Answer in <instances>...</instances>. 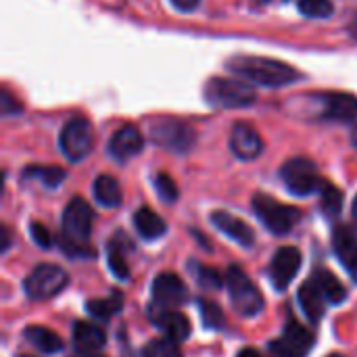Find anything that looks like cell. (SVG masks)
I'll return each instance as SVG.
<instances>
[{
	"label": "cell",
	"mask_w": 357,
	"mask_h": 357,
	"mask_svg": "<svg viewBox=\"0 0 357 357\" xmlns=\"http://www.w3.org/2000/svg\"><path fill=\"white\" fill-rule=\"evenodd\" d=\"M92 207L82 199L73 197L61 218V249L71 259L82 257H94V249L90 247V234H92Z\"/></svg>",
	"instance_id": "1"
},
{
	"label": "cell",
	"mask_w": 357,
	"mask_h": 357,
	"mask_svg": "<svg viewBox=\"0 0 357 357\" xmlns=\"http://www.w3.org/2000/svg\"><path fill=\"white\" fill-rule=\"evenodd\" d=\"M226 67L245 82H253V84L270 86V88L289 86L301 77V71H297L293 65L276 61V59H268V56H255V54L230 56Z\"/></svg>",
	"instance_id": "2"
},
{
	"label": "cell",
	"mask_w": 357,
	"mask_h": 357,
	"mask_svg": "<svg viewBox=\"0 0 357 357\" xmlns=\"http://www.w3.org/2000/svg\"><path fill=\"white\" fill-rule=\"evenodd\" d=\"M205 100L215 109H245L257 98L255 90L241 77H211L205 84Z\"/></svg>",
	"instance_id": "3"
},
{
	"label": "cell",
	"mask_w": 357,
	"mask_h": 357,
	"mask_svg": "<svg viewBox=\"0 0 357 357\" xmlns=\"http://www.w3.org/2000/svg\"><path fill=\"white\" fill-rule=\"evenodd\" d=\"M226 287L230 293L232 307L243 318H255L264 312V295L259 289L251 282V278L245 274L241 266H230L226 274Z\"/></svg>",
	"instance_id": "4"
},
{
	"label": "cell",
	"mask_w": 357,
	"mask_h": 357,
	"mask_svg": "<svg viewBox=\"0 0 357 357\" xmlns=\"http://www.w3.org/2000/svg\"><path fill=\"white\" fill-rule=\"evenodd\" d=\"M253 211L259 218V222L276 236L289 234L295 228V224L301 220V211L297 207L284 205L264 192H257L253 197Z\"/></svg>",
	"instance_id": "5"
},
{
	"label": "cell",
	"mask_w": 357,
	"mask_h": 357,
	"mask_svg": "<svg viewBox=\"0 0 357 357\" xmlns=\"http://www.w3.org/2000/svg\"><path fill=\"white\" fill-rule=\"evenodd\" d=\"M149 128H151V140L157 146L178 153V155L192 151V146L197 142L195 130L176 117H155L149 123Z\"/></svg>",
	"instance_id": "6"
},
{
	"label": "cell",
	"mask_w": 357,
	"mask_h": 357,
	"mask_svg": "<svg viewBox=\"0 0 357 357\" xmlns=\"http://www.w3.org/2000/svg\"><path fill=\"white\" fill-rule=\"evenodd\" d=\"M280 180L287 190L295 197H310L320 192L324 180L320 178L316 165L305 157H293L280 167Z\"/></svg>",
	"instance_id": "7"
},
{
	"label": "cell",
	"mask_w": 357,
	"mask_h": 357,
	"mask_svg": "<svg viewBox=\"0 0 357 357\" xmlns=\"http://www.w3.org/2000/svg\"><path fill=\"white\" fill-rule=\"evenodd\" d=\"M67 282H69V276L61 266L40 264L27 274V278L23 282V289H25V295L29 299L46 301V299L59 295L67 287Z\"/></svg>",
	"instance_id": "8"
},
{
	"label": "cell",
	"mask_w": 357,
	"mask_h": 357,
	"mask_svg": "<svg viewBox=\"0 0 357 357\" xmlns=\"http://www.w3.org/2000/svg\"><path fill=\"white\" fill-rule=\"evenodd\" d=\"M92 144H94V132L88 119L73 117L63 126L61 136H59V146H61V153L71 163L86 159L88 153L92 151Z\"/></svg>",
	"instance_id": "9"
},
{
	"label": "cell",
	"mask_w": 357,
	"mask_h": 357,
	"mask_svg": "<svg viewBox=\"0 0 357 357\" xmlns=\"http://www.w3.org/2000/svg\"><path fill=\"white\" fill-rule=\"evenodd\" d=\"M316 345V337L295 318H289L282 335L270 343V354L274 357H307Z\"/></svg>",
	"instance_id": "10"
},
{
	"label": "cell",
	"mask_w": 357,
	"mask_h": 357,
	"mask_svg": "<svg viewBox=\"0 0 357 357\" xmlns=\"http://www.w3.org/2000/svg\"><path fill=\"white\" fill-rule=\"evenodd\" d=\"M301 264H303V257L297 247H280L274 253L270 270H268L274 291L284 293L291 287V282L295 280V276L299 274Z\"/></svg>",
	"instance_id": "11"
},
{
	"label": "cell",
	"mask_w": 357,
	"mask_h": 357,
	"mask_svg": "<svg viewBox=\"0 0 357 357\" xmlns=\"http://www.w3.org/2000/svg\"><path fill=\"white\" fill-rule=\"evenodd\" d=\"M320 109H316V117L331 121H351L357 115V98L347 92H324L312 98Z\"/></svg>",
	"instance_id": "12"
},
{
	"label": "cell",
	"mask_w": 357,
	"mask_h": 357,
	"mask_svg": "<svg viewBox=\"0 0 357 357\" xmlns=\"http://www.w3.org/2000/svg\"><path fill=\"white\" fill-rule=\"evenodd\" d=\"M151 293H153L151 307H159V310H176L186 299V287L180 280V276H176L174 272L159 274L153 280Z\"/></svg>",
	"instance_id": "13"
},
{
	"label": "cell",
	"mask_w": 357,
	"mask_h": 357,
	"mask_svg": "<svg viewBox=\"0 0 357 357\" xmlns=\"http://www.w3.org/2000/svg\"><path fill=\"white\" fill-rule=\"evenodd\" d=\"M230 149L238 159L251 161L264 153V140L253 126L238 121V123H234L232 134H230Z\"/></svg>",
	"instance_id": "14"
},
{
	"label": "cell",
	"mask_w": 357,
	"mask_h": 357,
	"mask_svg": "<svg viewBox=\"0 0 357 357\" xmlns=\"http://www.w3.org/2000/svg\"><path fill=\"white\" fill-rule=\"evenodd\" d=\"M149 318L159 331L165 333V337H169L178 343L186 341L192 333L188 318L184 314H180L178 310H159V307L149 305Z\"/></svg>",
	"instance_id": "15"
},
{
	"label": "cell",
	"mask_w": 357,
	"mask_h": 357,
	"mask_svg": "<svg viewBox=\"0 0 357 357\" xmlns=\"http://www.w3.org/2000/svg\"><path fill=\"white\" fill-rule=\"evenodd\" d=\"M211 224L222 234H226L230 241L238 243L241 247L251 249L255 245V232H253V228L245 220H241V218H236V215H232L228 211H213L211 213Z\"/></svg>",
	"instance_id": "16"
},
{
	"label": "cell",
	"mask_w": 357,
	"mask_h": 357,
	"mask_svg": "<svg viewBox=\"0 0 357 357\" xmlns=\"http://www.w3.org/2000/svg\"><path fill=\"white\" fill-rule=\"evenodd\" d=\"M144 149V138L138 128L123 126L109 140V155L117 161H128Z\"/></svg>",
	"instance_id": "17"
},
{
	"label": "cell",
	"mask_w": 357,
	"mask_h": 357,
	"mask_svg": "<svg viewBox=\"0 0 357 357\" xmlns=\"http://www.w3.org/2000/svg\"><path fill=\"white\" fill-rule=\"evenodd\" d=\"M297 301H299V305H301L305 318H307L312 324H318V322L324 318L328 301H326L322 289L318 287V282H316L314 278H307V280L301 284V289H299V293H297Z\"/></svg>",
	"instance_id": "18"
},
{
	"label": "cell",
	"mask_w": 357,
	"mask_h": 357,
	"mask_svg": "<svg viewBox=\"0 0 357 357\" xmlns=\"http://www.w3.org/2000/svg\"><path fill=\"white\" fill-rule=\"evenodd\" d=\"M333 249L341 261V266L347 270V274L357 284V241L347 228H337L333 234Z\"/></svg>",
	"instance_id": "19"
},
{
	"label": "cell",
	"mask_w": 357,
	"mask_h": 357,
	"mask_svg": "<svg viewBox=\"0 0 357 357\" xmlns=\"http://www.w3.org/2000/svg\"><path fill=\"white\" fill-rule=\"evenodd\" d=\"M107 343V333L102 326L92 324V322H75L73 326V345L77 351L86 354H96L105 347Z\"/></svg>",
	"instance_id": "20"
},
{
	"label": "cell",
	"mask_w": 357,
	"mask_h": 357,
	"mask_svg": "<svg viewBox=\"0 0 357 357\" xmlns=\"http://www.w3.org/2000/svg\"><path fill=\"white\" fill-rule=\"evenodd\" d=\"M92 195L96 199V203L105 209H115L121 205L123 201V195H121V186L119 182L109 176V174H102L94 180L92 184Z\"/></svg>",
	"instance_id": "21"
},
{
	"label": "cell",
	"mask_w": 357,
	"mask_h": 357,
	"mask_svg": "<svg viewBox=\"0 0 357 357\" xmlns=\"http://www.w3.org/2000/svg\"><path fill=\"white\" fill-rule=\"evenodd\" d=\"M23 337L29 345H33L38 351L46 354V356H54V354H61L63 351V341L61 337L50 331V328H44V326H27L23 331Z\"/></svg>",
	"instance_id": "22"
},
{
	"label": "cell",
	"mask_w": 357,
	"mask_h": 357,
	"mask_svg": "<svg viewBox=\"0 0 357 357\" xmlns=\"http://www.w3.org/2000/svg\"><path fill=\"white\" fill-rule=\"evenodd\" d=\"M134 226L138 234L146 241H157L167 232V224L163 222V218L149 207H140L134 213Z\"/></svg>",
	"instance_id": "23"
},
{
	"label": "cell",
	"mask_w": 357,
	"mask_h": 357,
	"mask_svg": "<svg viewBox=\"0 0 357 357\" xmlns=\"http://www.w3.org/2000/svg\"><path fill=\"white\" fill-rule=\"evenodd\" d=\"M312 278H314V280L318 282V287L322 289V293H324L328 305H341V303L347 301V289H345V284H343L331 270L320 268V270L314 272Z\"/></svg>",
	"instance_id": "24"
},
{
	"label": "cell",
	"mask_w": 357,
	"mask_h": 357,
	"mask_svg": "<svg viewBox=\"0 0 357 357\" xmlns=\"http://www.w3.org/2000/svg\"><path fill=\"white\" fill-rule=\"evenodd\" d=\"M86 310L96 320L107 322V320H111L113 316H117L123 310V293L121 291H113L107 299H90L86 303Z\"/></svg>",
	"instance_id": "25"
},
{
	"label": "cell",
	"mask_w": 357,
	"mask_h": 357,
	"mask_svg": "<svg viewBox=\"0 0 357 357\" xmlns=\"http://www.w3.org/2000/svg\"><path fill=\"white\" fill-rule=\"evenodd\" d=\"M65 176H67L65 169L63 167H56V165H29L23 172V180L40 182L48 190L61 186V182L65 180Z\"/></svg>",
	"instance_id": "26"
},
{
	"label": "cell",
	"mask_w": 357,
	"mask_h": 357,
	"mask_svg": "<svg viewBox=\"0 0 357 357\" xmlns=\"http://www.w3.org/2000/svg\"><path fill=\"white\" fill-rule=\"evenodd\" d=\"M343 201H345L343 192L335 184L324 180V184L320 188V207H322L324 215L326 218H339V213L343 211Z\"/></svg>",
	"instance_id": "27"
},
{
	"label": "cell",
	"mask_w": 357,
	"mask_h": 357,
	"mask_svg": "<svg viewBox=\"0 0 357 357\" xmlns=\"http://www.w3.org/2000/svg\"><path fill=\"white\" fill-rule=\"evenodd\" d=\"M199 305V314H201V322L207 331H220L224 328L226 324V316L222 312V307L215 303V301H209V299H199L197 301Z\"/></svg>",
	"instance_id": "28"
},
{
	"label": "cell",
	"mask_w": 357,
	"mask_h": 357,
	"mask_svg": "<svg viewBox=\"0 0 357 357\" xmlns=\"http://www.w3.org/2000/svg\"><path fill=\"white\" fill-rule=\"evenodd\" d=\"M190 270H192V276H195L197 284L201 289H205V291H220L224 287V282H226L215 268L201 266V264H190Z\"/></svg>",
	"instance_id": "29"
},
{
	"label": "cell",
	"mask_w": 357,
	"mask_h": 357,
	"mask_svg": "<svg viewBox=\"0 0 357 357\" xmlns=\"http://www.w3.org/2000/svg\"><path fill=\"white\" fill-rule=\"evenodd\" d=\"M142 357H182V349L178 341L163 337V339H153L151 343H146L142 349Z\"/></svg>",
	"instance_id": "30"
},
{
	"label": "cell",
	"mask_w": 357,
	"mask_h": 357,
	"mask_svg": "<svg viewBox=\"0 0 357 357\" xmlns=\"http://www.w3.org/2000/svg\"><path fill=\"white\" fill-rule=\"evenodd\" d=\"M153 184H155V190H157V195H159V199L163 203H176L178 201L180 190H178V184L174 182L172 176H167V174L161 172V174L155 176Z\"/></svg>",
	"instance_id": "31"
},
{
	"label": "cell",
	"mask_w": 357,
	"mask_h": 357,
	"mask_svg": "<svg viewBox=\"0 0 357 357\" xmlns=\"http://www.w3.org/2000/svg\"><path fill=\"white\" fill-rule=\"evenodd\" d=\"M107 261H109V268H111V272H113L115 278H119V280H128V278H130V268H128V264H126V259H123V253H121L119 247H115L113 241H111V245H109Z\"/></svg>",
	"instance_id": "32"
},
{
	"label": "cell",
	"mask_w": 357,
	"mask_h": 357,
	"mask_svg": "<svg viewBox=\"0 0 357 357\" xmlns=\"http://www.w3.org/2000/svg\"><path fill=\"white\" fill-rule=\"evenodd\" d=\"M299 10H301L305 17L324 19V17H331V13H333V2H331V0H299Z\"/></svg>",
	"instance_id": "33"
},
{
	"label": "cell",
	"mask_w": 357,
	"mask_h": 357,
	"mask_svg": "<svg viewBox=\"0 0 357 357\" xmlns=\"http://www.w3.org/2000/svg\"><path fill=\"white\" fill-rule=\"evenodd\" d=\"M29 234H31L33 243H36L40 249H50V247H52V234H50V230H46L40 222H31V224H29Z\"/></svg>",
	"instance_id": "34"
},
{
	"label": "cell",
	"mask_w": 357,
	"mask_h": 357,
	"mask_svg": "<svg viewBox=\"0 0 357 357\" xmlns=\"http://www.w3.org/2000/svg\"><path fill=\"white\" fill-rule=\"evenodd\" d=\"M19 111H21V105L17 102V98H13V94L8 90H2V113L13 115V113H19Z\"/></svg>",
	"instance_id": "35"
},
{
	"label": "cell",
	"mask_w": 357,
	"mask_h": 357,
	"mask_svg": "<svg viewBox=\"0 0 357 357\" xmlns=\"http://www.w3.org/2000/svg\"><path fill=\"white\" fill-rule=\"evenodd\" d=\"M201 0H172V4L178 8V10H195L199 6Z\"/></svg>",
	"instance_id": "36"
},
{
	"label": "cell",
	"mask_w": 357,
	"mask_h": 357,
	"mask_svg": "<svg viewBox=\"0 0 357 357\" xmlns=\"http://www.w3.org/2000/svg\"><path fill=\"white\" fill-rule=\"evenodd\" d=\"M0 232H2V253H6L13 245V236H10V230L6 226H0Z\"/></svg>",
	"instance_id": "37"
},
{
	"label": "cell",
	"mask_w": 357,
	"mask_h": 357,
	"mask_svg": "<svg viewBox=\"0 0 357 357\" xmlns=\"http://www.w3.org/2000/svg\"><path fill=\"white\" fill-rule=\"evenodd\" d=\"M236 357H261V354L257 349H243Z\"/></svg>",
	"instance_id": "38"
},
{
	"label": "cell",
	"mask_w": 357,
	"mask_h": 357,
	"mask_svg": "<svg viewBox=\"0 0 357 357\" xmlns=\"http://www.w3.org/2000/svg\"><path fill=\"white\" fill-rule=\"evenodd\" d=\"M71 357H102L98 351L96 354H86V351H75Z\"/></svg>",
	"instance_id": "39"
},
{
	"label": "cell",
	"mask_w": 357,
	"mask_h": 357,
	"mask_svg": "<svg viewBox=\"0 0 357 357\" xmlns=\"http://www.w3.org/2000/svg\"><path fill=\"white\" fill-rule=\"evenodd\" d=\"M349 31H351V36L357 40V17L351 21V25H349Z\"/></svg>",
	"instance_id": "40"
},
{
	"label": "cell",
	"mask_w": 357,
	"mask_h": 357,
	"mask_svg": "<svg viewBox=\"0 0 357 357\" xmlns=\"http://www.w3.org/2000/svg\"><path fill=\"white\" fill-rule=\"evenodd\" d=\"M351 138H354V144H356V149H357V126L354 128V136H351Z\"/></svg>",
	"instance_id": "41"
},
{
	"label": "cell",
	"mask_w": 357,
	"mask_h": 357,
	"mask_svg": "<svg viewBox=\"0 0 357 357\" xmlns=\"http://www.w3.org/2000/svg\"><path fill=\"white\" fill-rule=\"evenodd\" d=\"M354 218L357 220V197H356V201H354Z\"/></svg>",
	"instance_id": "42"
},
{
	"label": "cell",
	"mask_w": 357,
	"mask_h": 357,
	"mask_svg": "<svg viewBox=\"0 0 357 357\" xmlns=\"http://www.w3.org/2000/svg\"><path fill=\"white\" fill-rule=\"evenodd\" d=\"M328 357H347V356H343V354H331Z\"/></svg>",
	"instance_id": "43"
},
{
	"label": "cell",
	"mask_w": 357,
	"mask_h": 357,
	"mask_svg": "<svg viewBox=\"0 0 357 357\" xmlns=\"http://www.w3.org/2000/svg\"><path fill=\"white\" fill-rule=\"evenodd\" d=\"M257 2H270V0H257Z\"/></svg>",
	"instance_id": "44"
},
{
	"label": "cell",
	"mask_w": 357,
	"mask_h": 357,
	"mask_svg": "<svg viewBox=\"0 0 357 357\" xmlns=\"http://www.w3.org/2000/svg\"><path fill=\"white\" fill-rule=\"evenodd\" d=\"M19 357H29V356H19Z\"/></svg>",
	"instance_id": "45"
}]
</instances>
